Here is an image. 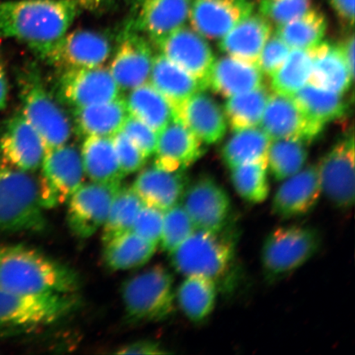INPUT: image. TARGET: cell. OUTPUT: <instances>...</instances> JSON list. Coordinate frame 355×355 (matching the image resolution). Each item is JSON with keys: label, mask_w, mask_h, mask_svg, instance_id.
Wrapping results in <instances>:
<instances>
[{"label": "cell", "mask_w": 355, "mask_h": 355, "mask_svg": "<svg viewBox=\"0 0 355 355\" xmlns=\"http://www.w3.org/2000/svg\"><path fill=\"white\" fill-rule=\"evenodd\" d=\"M322 193L318 165L309 166L284 180L274 195L272 211L282 218L304 215L316 206Z\"/></svg>", "instance_id": "cell-23"}, {"label": "cell", "mask_w": 355, "mask_h": 355, "mask_svg": "<svg viewBox=\"0 0 355 355\" xmlns=\"http://www.w3.org/2000/svg\"><path fill=\"white\" fill-rule=\"evenodd\" d=\"M82 10L80 0L0 2V38L24 44L44 60Z\"/></svg>", "instance_id": "cell-1"}, {"label": "cell", "mask_w": 355, "mask_h": 355, "mask_svg": "<svg viewBox=\"0 0 355 355\" xmlns=\"http://www.w3.org/2000/svg\"><path fill=\"white\" fill-rule=\"evenodd\" d=\"M10 95V85H8V79L6 64L0 54V110L6 108Z\"/></svg>", "instance_id": "cell-51"}, {"label": "cell", "mask_w": 355, "mask_h": 355, "mask_svg": "<svg viewBox=\"0 0 355 355\" xmlns=\"http://www.w3.org/2000/svg\"><path fill=\"white\" fill-rule=\"evenodd\" d=\"M114 353L118 354H163L167 352L162 347L161 345L155 341L143 340L124 345Z\"/></svg>", "instance_id": "cell-48"}, {"label": "cell", "mask_w": 355, "mask_h": 355, "mask_svg": "<svg viewBox=\"0 0 355 355\" xmlns=\"http://www.w3.org/2000/svg\"><path fill=\"white\" fill-rule=\"evenodd\" d=\"M46 146L42 137L21 112L8 119L0 132V155L17 170L35 172L41 168Z\"/></svg>", "instance_id": "cell-17"}, {"label": "cell", "mask_w": 355, "mask_h": 355, "mask_svg": "<svg viewBox=\"0 0 355 355\" xmlns=\"http://www.w3.org/2000/svg\"><path fill=\"white\" fill-rule=\"evenodd\" d=\"M254 12L252 0H192L189 20L203 37L219 41Z\"/></svg>", "instance_id": "cell-19"}, {"label": "cell", "mask_w": 355, "mask_h": 355, "mask_svg": "<svg viewBox=\"0 0 355 355\" xmlns=\"http://www.w3.org/2000/svg\"><path fill=\"white\" fill-rule=\"evenodd\" d=\"M333 11L349 30L354 24V0H328Z\"/></svg>", "instance_id": "cell-49"}, {"label": "cell", "mask_w": 355, "mask_h": 355, "mask_svg": "<svg viewBox=\"0 0 355 355\" xmlns=\"http://www.w3.org/2000/svg\"><path fill=\"white\" fill-rule=\"evenodd\" d=\"M272 34L270 21L254 12L222 37L218 46L226 55L257 66L261 52Z\"/></svg>", "instance_id": "cell-25"}, {"label": "cell", "mask_w": 355, "mask_h": 355, "mask_svg": "<svg viewBox=\"0 0 355 355\" xmlns=\"http://www.w3.org/2000/svg\"><path fill=\"white\" fill-rule=\"evenodd\" d=\"M121 183L91 181L83 184L69 199L67 223L75 236L86 239L104 225L111 204Z\"/></svg>", "instance_id": "cell-10"}, {"label": "cell", "mask_w": 355, "mask_h": 355, "mask_svg": "<svg viewBox=\"0 0 355 355\" xmlns=\"http://www.w3.org/2000/svg\"><path fill=\"white\" fill-rule=\"evenodd\" d=\"M112 0H80L83 10L98 11L107 7Z\"/></svg>", "instance_id": "cell-52"}, {"label": "cell", "mask_w": 355, "mask_h": 355, "mask_svg": "<svg viewBox=\"0 0 355 355\" xmlns=\"http://www.w3.org/2000/svg\"><path fill=\"white\" fill-rule=\"evenodd\" d=\"M121 131L135 144L146 159L154 155L157 148L158 135L153 128L128 114L124 121Z\"/></svg>", "instance_id": "cell-44"}, {"label": "cell", "mask_w": 355, "mask_h": 355, "mask_svg": "<svg viewBox=\"0 0 355 355\" xmlns=\"http://www.w3.org/2000/svg\"><path fill=\"white\" fill-rule=\"evenodd\" d=\"M313 62L309 83L344 95L352 86L350 73L339 44L322 42L313 48Z\"/></svg>", "instance_id": "cell-28"}, {"label": "cell", "mask_w": 355, "mask_h": 355, "mask_svg": "<svg viewBox=\"0 0 355 355\" xmlns=\"http://www.w3.org/2000/svg\"><path fill=\"white\" fill-rule=\"evenodd\" d=\"M270 141V137L259 126L235 131L221 148V158L229 168L248 163L268 165Z\"/></svg>", "instance_id": "cell-34"}, {"label": "cell", "mask_w": 355, "mask_h": 355, "mask_svg": "<svg viewBox=\"0 0 355 355\" xmlns=\"http://www.w3.org/2000/svg\"><path fill=\"white\" fill-rule=\"evenodd\" d=\"M79 277L74 270L33 248L0 245V288L37 295L75 294Z\"/></svg>", "instance_id": "cell-2"}, {"label": "cell", "mask_w": 355, "mask_h": 355, "mask_svg": "<svg viewBox=\"0 0 355 355\" xmlns=\"http://www.w3.org/2000/svg\"><path fill=\"white\" fill-rule=\"evenodd\" d=\"M319 246L320 237L312 228H278L266 239L261 250V263L269 277H282L307 263L316 254Z\"/></svg>", "instance_id": "cell-8"}, {"label": "cell", "mask_w": 355, "mask_h": 355, "mask_svg": "<svg viewBox=\"0 0 355 355\" xmlns=\"http://www.w3.org/2000/svg\"><path fill=\"white\" fill-rule=\"evenodd\" d=\"M217 288L215 282L202 277H186L177 292V300L185 316L201 322L215 308Z\"/></svg>", "instance_id": "cell-36"}, {"label": "cell", "mask_w": 355, "mask_h": 355, "mask_svg": "<svg viewBox=\"0 0 355 355\" xmlns=\"http://www.w3.org/2000/svg\"><path fill=\"white\" fill-rule=\"evenodd\" d=\"M56 89L59 101L73 109L112 101L121 92L103 66L62 70Z\"/></svg>", "instance_id": "cell-11"}, {"label": "cell", "mask_w": 355, "mask_h": 355, "mask_svg": "<svg viewBox=\"0 0 355 355\" xmlns=\"http://www.w3.org/2000/svg\"><path fill=\"white\" fill-rule=\"evenodd\" d=\"M113 44L107 35L88 29L67 33L44 60L60 70L95 68L110 59Z\"/></svg>", "instance_id": "cell-12"}, {"label": "cell", "mask_w": 355, "mask_h": 355, "mask_svg": "<svg viewBox=\"0 0 355 355\" xmlns=\"http://www.w3.org/2000/svg\"><path fill=\"white\" fill-rule=\"evenodd\" d=\"M308 157V144L304 141L272 140L268 150V168L275 180H285L304 167Z\"/></svg>", "instance_id": "cell-39"}, {"label": "cell", "mask_w": 355, "mask_h": 355, "mask_svg": "<svg viewBox=\"0 0 355 355\" xmlns=\"http://www.w3.org/2000/svg\"><path fill=\"white\" fill-rule=\"evenodd\" d=\"M327 30L325 15L311 7L295 19L277 26L276 33L291 49L308 50L322 42Z\"/></svg>", "instance_id": "cell-35"}, {"label": "cell", "mask_w": 355, "mask_h": 355, "mask_svg": "<svg viewBox=\"0 0 355 355\" xmlns=\"http://www.w3.org/2000/svg\"><path fill=\"white\" fill-rule=\"evenodd\" d=\"M192 0H136L130 24L154 43L187 24Z\"/></svg>", "instance_id": "cell-22"}, {"label": "cell", "mask_w": 355, "mask_h": 355, "mask_svg": "<svg viewBox=\"0 0 355 355\" xmlns=\"http://www.w3.org/2000/svg\"><path fill=\"white\" fill-rule=\"evenodd\" d=\"M196 229L180 202L164 211L161 239L162 250L170 254L188 239Z\"/></svg>", "instance_id": "cell-42"}, {"label": "cell", "mask_w": 355, "mask_h": 355, "mask_svg": "<svg viewBox=\"0 0 355 355\" xmlns=\"http://www.w3.org/2000/svg\"><path fill=\"white\" fill-rule=\"evenodd\" d=\"M313 50L292 49L284 63L270 78V87L277 94L292 97L309 81Z\"/></svg>", "instance_id": "cell-38"}, {"label": "cell", "mask_w": 355, "mask_h": 355, "mask_svg": "<svg viewBox=\"0 0 355 355\" xmlns=\"http://www.w3.org/2000/svg\"><path fill=\"white\" fill-rule=\"evenodd\" d=\"M270 95L269 88L261 84L254 90L229 97L223 109L232 130L259 126Z\"/></svg>", "instance_id": "cell-37"}, {"label": "cell", "mask_w": 355, "mask_h": 355, "mask_svg": "<svg viewBox=\"0 0 355 355\" xmlns=\"http://www.w3.org/2000/svg\"><path fill=\"white\" fill-rule=\"evenodd\" d=\"M270 140L299 139L311 144L325 126L302 112L292 97L270 93L259 125Z\"/></svg>", "instance_id": "cell-16"}, {"label": "cell", "mask_w": 355, "mask_h": 355, "mask_svg": "<svg viewBox=\"0 0 355 355\" xmlns=\"http://www.w3.org/2000/svg\"><path fill=\"white\" fill-rule=\"evenodd\" d=\"M322 192L340 209L354 203V139L352 135L332 146L318 165Z\"/></svg>", "instance_id": "cell-13"}, {"label": "cell", "mask_w": 355, "mask_h": 355, "mask_svg": "<svg viewBox=\"0 0 355 355\" xmlns=\"http://www.w3.org/2000/svg\"><path fill=\"white\" fill-rule=\"evenodd\" d=\"M292 98L306 116L322 126L343 118L348 110L343 95L309 83L300 88Z\"/></svg>", "instance_id": "cell-33"}, {"label": "cell", "mask_w": 355, "mask_h": 355, "mask_svg": "<svg viewBox=\"0 0 355 355\" xmlns=\"http://www.w3.org/2000/svg\"><path fill=\"white\" fill-rule=\"evenodd\" d=\"M150 83L170 102L173 110L200 91L204 90L198 80L164 55H154Z\"/></svg>", "instance_id": "cell-29"}, {"label": "cell", "mask_w": 355, "mask_h": 355, "mask_svg": "<svg viewBox=\"0 0 355 355\" xmlns=\"http://www.w3.org/2000/svg\"><path fill=\"white\" fill-rule=\"evenodd\" d=\"M206 150L202 141L183 123L173 119L159 132L153 165L171 171H185Z\"/></svg>", "instance_id": "cell-21"}, {"label": "cell", "mask_w": 355, "mask_h": 355, "mask_svg": "<svg viewBox=\"0 0 355 355\" xmlns=\"http://www.w3.org/2000/svg\"><path fill=\"white\" fill-rule=\"evenodd\" d=\"M312 7V0H259L260 15L270 24L282 25L303 15Z\"/></svg>", "instance_id": "cell-43"}, {"label": "cell", "mask_w": 355, "mask_h": 355, "mask_svg": "<svg viewBox=\"0 0 355 355\" xmlns=\"http://www.w3.org/2000/svg\"><path fill=\"white\" fill-rule=\"evenodd\" d=\"M74 294H19L0 288V327L29 328L49 326L78 309Z\"/></svg>", "instance_id": "cell-7"}, {"label": "cell", "mask_w": 355, "mask_h": 355, "mask_svg": "<svg viewBox=\"0 0 355 355\" xmlns=\"http://www.w3.org/2000/svg\"><path fill=\"white\" fill-rule=\"evenodd\" d=\"M112 137L123 176L141 171L148 159L140 152V150L121 130Z\"/></svg>", "instance_id": "cell-45"}, {"label": "cell", "mask_w": 355, "mask_h": 355, "mask_svg": "<svg viewBox=\"0 0 355 355\" xmlns=\"http://www.w3.org/2000/svg\"><path fill=\"white\" fill-rule=\"evenodd\" d=\"M125 100L119 96L112 101L73 109V126L78 135L113 137L121 130L128 115Z\"/></svg>", "instance_id": "cell-27"}, {"label": "cell", "mask_w": 355, "mask_h": 355, "mask_svg": "<svg viewBox=\"0 0 355 355\" xmlns=\"http://www.w3.org/2000/svg\"><path fill=\"white\" fill-rule=\"evenodd\" d=\"M174 119L207 145L219 143L228 130L223 107L205 91L195 93L175 110Z\"/></svg>", "instance_id": "cell-20"}, {"label": "cell", "mask_w": 355, "mask_h": 355, "mask_svg": "<svg viewBox=\"0 0 355 355\" xmlns=\"http://www.w3.org/2000/svg\"><path fill=\"white\" fill-rule=\"evenodd\" d=\"M164 211L143 205L132 226V232L159 245L162 230Z\"/></svg>", "instance_id": "cell-46"}, {"label": "cell", "mask_w": 355, "mask_h": 355, "mask_svg": "<svg viewBox=\"0 0 355 355\" xmlns=\"http://www.w3.org/2000/svg\"><path fill=\"white\" fill-rule=\"evenodd\" d=\"M155 44L162 55L198 80L204 90H207L216 58L205 37L184 25Z\"/></svg>", "instance_id": "cell-15"}, {"label": "cell", "mask_w": 355, "mask_h": 355, "mask_svg": "<svg viewBox=\"0 0 355 355\" xmlns=\"http://www.w3.org/2000/svg\"><path fill=\"white\" fill-rule=\"evenodd\" d=\"M350 73L354 76V35L352 33L339 44Z\"/></svg>", "instance_id": "cell-50"}, {"label": "cell", "mask_w": 355, "mask_h": 355, "mask_svg": "<svg viewBox=\"0 0 355 355\" xmlns=\"http://www.w3.org/2000/svg\"><path fill=\"white\" fill-rule=\"evenodd\" d=\"M17 82L21 112L42 137L46 149L68 144L73 131V122L44 86L37 67L24 66L17 72Z\"/></svg>", "instance_id": "cell-3"}, {"label": "cell", "mask_w": 355, "mask_h": 355, "mask_svg": "<svg viewBox=\"0 0 355 355\" xmlns=\"http://www.w3.org/2000/svg\"><path fill=\"white\" fill-rule=\"evenodd\" d=\"M263 79L264 75L257 65L227 55L213 64L208 88L229 98L260 87Z\"/></svg>", "instance_id": "cell-26"}, {"label": "cell", "mask_w": 355, "mask_h": 355, "mask_svg": "<svg viewBox=\"0 0 355 355\" xmlns=\"http://www.w3.org/2000/svg\"><path fill=\"white\" fill-rule=\"evenodd\" d=\"M157 246L130 230L104 243V261L113 270L139 268L152 259Z\"/></svg>", "instance_id": "cell-31"}, {"label": "cell", "mask_w": 355, "mask_h": 355, "mask_svg": "<svg viewBox=\"0 0 355 355\" xmlns=\"http://www.w3.org/2000/svg\"><path fill=\"white\" fill-rule=\"evenodd\" d=\"M124 100L128 114L158 133L174 119L170 102L149 82L132 89Z\"/></svg>", "instance_id": "cell-32"}, {"label": "cell", "mask_w": 355, "mask_h": 355, "mask_svg": "<svg viewBox=\"0 0 355 355\" xmlns=\"http://www.w3.org/2000/svg\"><path fill=\"white\" fill-rule=\"evenodd\" d=\"M40 178L0 166V232H40L46 227Z\"/></svg>", "instance_id": "cell-4"}, {"label": "cell", "mask_w": 355, "mask_h": 355, "mask_svg": "<svg viewBox=\"0 0 355 355\" xmlns=\"http://www.w3.org/2000/svg\"><path fill=\"white\" fill-rule=\"evenodd\" d=\"M180 204L195 229L211 232L223 230L232 209L228 193L215 180L207 176L188 185Z\"/></svg>", "instance_id": "cell-14"}, {"label": "cell", "mask_w": 355, "mask_h": 355, "mask_svg": "<svg viewBox=\"0 0 355 355\" xmlns=\"http://www.w3.org/2000/svg\"><path fill=\"white\" fill-rule=\"evenodd\" d=\"M174 277L162 265H155L123 284L121 297L128 320L155 322L174 312Z\"/></svg>", "instance_id": "cell-5"}, {"label": "cell", "mask_w": 355, "mask_h": 355, "mask_svg": "<svg viewBox=\"0 0 355 355\" xmlns=\"http://www.w3.org/2000/svg\"><path fill=\"white\" fill-rule=\"evenodd\" d=\"M290 51L291 48L276 33L272 34L261 52L257 67L270 78L281 68Z\"/></svg>", "instance_id": "cell-47"}, {"label": "cell", "mask_w": 355, "mask_h": 355, "mask_svg": "<svg viewBox=\"0 0 355 355\" xmlns=\"http://www.w3.org/2000/svg\"><path fill=\"white\" fill-rule=\"evenodd\" d=\"M178 272L185 277L198 276L218 282L227 275L234 257V243L222 232L196 230L170 252Z\"/></svg>", "instance_id": "cell-6"}, {"label": "cell", "mask_w": 355, "mask_h": 355, "mask_svg": "<svg viewBox=\"0 0 355 355\" xmlns=\"http://www.w3.org/2000/svg\"><path fill=\"white\" fill-rule=\"evenodd\" d=\"M268 165L248 163L230 168V180L237 193L246 201L261 203L269 194Z\"/></svg>", "instance_id": "cell-41"}, {"label": "cell", "mask_w": 355, "mask_h": 355, "mask_svg": "<svg viewBox=\"0 0 355 355\" xmlns=\"http://www.w3.org/2000/svg\"><path fill=\"white\" fill-rule=\"evenodd\" d=\"M40 175L41 198L44 209L69 201L83 184L84 171L81 153L76 146L64 144L46 148Z\"/></svg>", "instance_id": "cell-9"}, {"label": "cell", "mask_w": 355, "mask_h": 355, "mask_svg": "<svg viewBox=\"0 0 355 355\" xmlns=\"http://www.w3.org/2000/svg\"><path fill=\"white\" fill-rule=\"evenodd\" d=\"M188 185L185 171H171L153 165L137 175L131 188L144 205L166 211L180 202Z\"/></svg>", "instance_id": "cell-24"}, {"label": "cell", "mask_w": 355, "mask_h": 355, "mask_svg": "<svg viewBox=\"0 0 355 355\" xmlns=\"http://www.w3.org/2000/svg\"><path fill=\"white\" fill-rule=\"evenodd\" d=\"M80 153L84 175L89 180L97 183H121L124 176L112 137H85Z\"/></svg>", "instance_id": "cell-30"}, {"label": "cell", "mask_w": 355, "mask_h": 355, "mask_svg": "<svg viewBox=\"0 0 355 355\" xmlns=\"http://www.w3.org/2000/svg\"><path fill=\"white\" fill-rule=\"evenodd\" d=\"M144 203L131 187L121 186L111 204L107 218L102 226V241L132 230L137 213Z\"/></svg>", "instance_id": "cell-40"}, {"label": "cell", "mask_w": 355, "mask_h": 355, "mask_svg": "<svg viewBox=\"0 0 355 355\" xmlns=\"http://www.w3.org/2000/svg\"><path fill=\"white\" fill-rule=\"evenodd\" d=\"M153 58L148 40L130 25L127 26L109 68L121 92L148 83Z\"/></svg>", "instance_id": "cell-18"}]
</instances>
